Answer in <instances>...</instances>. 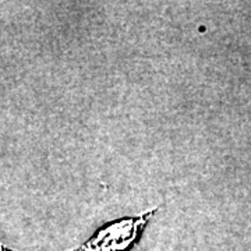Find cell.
Returning <instances> with one entry per match:
<instances>
[{
  "instance_id": "6da1fadb",
  "label": "cell",
  "mask_w": 251,
  "mask_h": 251,
  "mask_svg": "<svg viewBox=\"0 0 251 251\" xmlns=\"http://www.w3.org/2000/svg\"><path fill=\"white\" fill-rule=\"evenodd\" d=\"M156 212L158 208H153L138 215L126 216L102 225L87 242L69 251H128L140 240L144 229ZM0 251L18 250L0 243Z\"/></svg>"
}]
</instances>
